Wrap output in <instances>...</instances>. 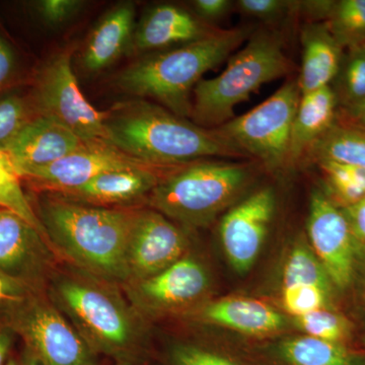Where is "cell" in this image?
Segmentation results:
<instances>
[{
	"instance_id": "cell-1",
	"label": "cell",
	"mask_w": 365,
	"mask_h": 365,
	"mask_svg": "<svg viewBox=\"0 0 365 365\" xmlns=\"http://www.w3.org/2000/svg\"><path fill=\"white\" fill-rule=\"evenodd\" d=\"M108 143L150 167L169 169L209 158L248 155L217 133L144 98L117 103L105 111Z\"/></svg>"
},
{
	"instance_id": "cell-2",
	"label": "cell",
	"mask_w": 365,
	"mask_h": 365,
	"mask_svg": "<svg viewBox=\"0 0 365 365\" xmlns=\"http://www.w3.org/2000/svg\"><path fill=\"white\" fill-rule=\"evenodd\" d=\"M36 215L58 256L72 267L123 287L135 209L100 207L57 194L41 197Z\"/></svg>"
},
{
	"instance_id": "cell-3",
	"label": "cell",
	"mask_w": 365,
	"mask_h": 365,
	"mask_svg": "<svg viewBox=\"0 0 365 365\" xmlns=\"http://www.w3.org/2000/svg\"><path fill=\"white\" fill-rule=\"evenodd\" d=\"M119 287L73 267L52 274L49 299L98 356L143 364L140 314Z\"/></svg>"
},
{
	"instance_id": "cell-4",
	"label": "cell",
	"mask_w": 365,
	"mask_h": 365,
	"mask_svg": "<svg viewBox=\"0 0 365 365\" xmlns=\"http://www.w3.org/2000/svg\"><path fill=\"white\" fill-rule=\"evenodd\" d=\"M250 36L248 28L220 29L203 39L148 55L122 71L116 86L128 95L155 101L177 116L188 119L197 83L206 72L230 59Z\"/></svg>"
},
{
	"instance_id": "cell-5",
	"label": "cell",
	"mask_w": 365,
	"mask_h": 365,
	"mask_svg": "<svg viewBox=\"0 0 365 365\" xmlns=\"http://www.w3.org/2000/svg\"><path fill=\"white\" fill-rule=\"evenodd\" d=\"M292 63L278 34L259 31L228 59L227 68L213 78L201 79L193 91L192 122L216 129L235 118V108L276 79L287 76Z\"/></svg>"
},
{
	"instance_id": "cell-6",
	"label": "cell",
	"mask_w": 365,
	"mask_h": 365,
	"mask_svg": "<svg viewBox=\"0 0 365 365\" xmlns=\"http://www.w3.org/2000/svg\"><path fill=\"white\" fill-rule=\"evenodd\" d=\"M252 177L250 163L197 160L163 176L148 195V204L172 222L202 227L237 200Z\"/></svg>"
},
{
	"instance_id": "cell-7",
	"label": "cell",
	"mask_w": 365,
	"mask_h": 365,
	"mask_svg": "<svg viewBox=\"0 0 365 365\" xmlns=\"http://www.w3.org/2000/svg\"><path fill=\"white\" fill-rule=\"evenodd\" d=\"M6 325L47 365H98V355L39 290L4 302Z\"/></svg>"
},
{
	"instance_id": "cell-8",
	"label": "cell",
	"mask_w": 365,
	"mask_h": 365,
	"mask_svg": "<svg viewBox=\"0 0 365 365\" xmlns=\"http://www.w3.org/2000/svg\"><path fill=\"white\" fill-rule=\"evenodd\" d=\"M300 98L297 79H290L262 104L215 130L249 158L268 169H280L288 165L290 135Z\"/></svg>"
},
{
	"instance_id": "cell-9",
	"label": "cell",
	"mask_w": 365,
	"mask_h": 365,
	"mask_svg": "<svg viewBox=\"0 0 365 365\" xmlns=\"http://www.w3.org/2000/svg\"><path fill=\"white\" fill-rule=\"evenodd\" d=\"M35 98L40 115L63 124L86 143L109 144L105 112L93 107L81 93L71 53H60L48 62L41 72Z\"/></svg>"
},
{
	"instance_id": "cell-10",
	"label": "cell",
	"mask_w": 365,
	"mask_h": 365,
	"mask_svg": "<svg viewBox=\"0 0 365 365\" xmlns=\"http://www.w3.org/2000/svg\"><path fill=\"white\" fill-rule=\"evenodd\" d=\"M56 255L39 230L0 208V274L39 290L54 273Z\"/></svg>"
},
{
	"instance_id": "cell-11",
	"label": "cell",
	"mask_w": 365,
	"mask_h": 365,
	"mask_svg": "<svg viewBox=\"0 0 365 365\" xmlns=\"http://www.w3.org/2000/svg\"><path fill=\"white\" fill-rule=\"evenodd\" d=\"M181 228L153 209H135L127 249L126 284L157 275L186 253ZM125 285V284H124Z\"/></svg>"
},
{
	"instance_id": "cell-12",
	"label": "cell",
	"mask_w": 365,
	"mask_h": 365,
	"mask_svg": "<svg viewBox=\"0 0 365 365\" xmlns=\"http://www.w3.org/2000/svg\"><path fill=\"white\" fill-rule=\"evenodd\" d=\"M307 234L331 282L341 289L349 287L354 277L357 244L342 209L319 191L312 195Z\"/></svg>"
},
{
	"instance_id": "cell-13",
	"label": "cell",
	"mask_w": 365,
	"mask_h": 365,
	"mask_svg": "<svg viewBox=\"0 0 365 365\" xmlns=\"http://www.w3.org/2000/svg\"><path fill=\"white\" fill-rule=\"evenodd\" d=\"M274 191L255 192L222 218L220 239L228 261L237 272H247L258 258L275 211Z\"/></svg>"
},
{
	"instance_id": "cell-14",
	"label": "cell",
	"mask_w": 365,
	"mask_h": 365,
	"mask_svg": "<svg viewBox=\"0 0 365 365\" xmlns=\"http://www.w3.org/2000/svg\"><path fill=\"white\" fill-rule=\"evenodd\" d=\"M209 279L203 266L185 256L148 279L123 285L131 306L139 314L170 311L194 304L207 290Z\"/></svg>"
},
{
	"instance_id": "cell-15",
	"label": "cell",
	"mask_w": 365,
	"mask_h": 365,
	"mask_svg": "<svg viewBox=\"0 0 365 365\" xmlns=\"http://www.w3.org/2000/svg\"><path fill=\"white\" fill-rule=\"evenodd\" d=\"M143 167L150 165L125 155L110 144L88 143L76 153L28 173L24 178L51 193H64L83 186L103 173Z\"/></svg>"
},
{
	"instance_id": "cell-16",
	"label": "cell",
	"mask_w": 365,
	"mask_h": 365,
	"mask_svg": "<svg viewBox=\"0 0 365 365\" xmlns=\"http://www.w3.org/2000/svg\"><path fill=\"white\" fill-rule=\"evenodd\" d=\"M86 144L63 124L39 115L29 120L6 153L19 176L24 178L28 173L76 153Z\"/></svg>"
},
{
	"instance_id": "cell-17",
	"label": "cell",
	"mask_w": 365,
	"mask_h": 365,
	"mask_svg": "<svg viewBox=\"0 0 365 365\" xmlns=\"http://www.w3.org/2000/svg\"><path fill=\"white\" fill-rule=\"evenodd\" d=\"M217 30L182 7L158 4L144 14L136 26L131 48L134 51H157L179 47L208 37Z\"/></svg>"
},
{
	"instance_id": "cell-18",
	"label": "cell",
	"mask_w": 365,
	"mask_h": 365,
	"mask_svg": "<svg viewBox=\"0 0 365 365\" xmlns=\"http://www.w3.org/2000/svg\"><path fill=\"white\" fill-rule=\"evenodd\" d=\"M163 169L153 167L112 170L103 173L91 181L64 193H53L88 205L126 206L148 198L162 179Z\"/></svg>"
},
{
	"instance_id": "cell-19",
	"label": "cell",
	"mask_w": 365,
	"mask_h": 365,
	"mask_svg": "<svg viewBox=\"0 0 365 365\" xmlns=\"http://www.w3.org/2000/svg\"><path fill=\"white\" fill-rule=\"evenodd\" d=\"M302 69L297 83L302 95L332 85L342 63V46L327 21L309 23L302 30Z\"/></svg>"
},
{
	"instance_id": "cell-20",
	"label": "cell",
	"mask_w": 365,
	"mask_h": 365,
	"mask_svg": "<svg viewBox=\"0 0 365 365\" xmlns=\"http://www.w3.org/2000/svg\"><path fill=\"white\" fill-rule=\"evenodd\" d=\"M135 28L133 4L125 2L113 7L98 21L86 43L83 54L86 71H103L128 51Z\"/></svg>"
},
{
	"instance_id": "cell-21",
	"label": "cell",
	"mask_w": 365,
	"mask_h": 365,
	"mask_svg": "<svg viewBox=\"0 0 365 365\" xmlns=\"http://www.w3.org/2000/svg\"><path fill=\"white\" fill-rule=\"evenodd\" d=\"M204 321L250 336H266L279 330L282 316L272 307L250 299H225L206 304L199 311Z\"/></svg>"
},
{
	"instance_id": "cell-22",
	"label": "cell",
	"mask_w": 365,
	"mask_h": 365,
	"mask_svg": "<svg viewBox=\"0 0 365 365\" xmlns=\"http://www.w3.org/2000/svg\"><path fill=\"white\" fill-rule=\"evenodd\" d=\"M338 100L332 86L302 95L290 135L288 165L306 155L309 146L335 125Z\"/></svg>"
},
{
	"instance_id": "cell-23",
	"label": "cell",
	"mask_w": 365,
	"mask_h": 365,
	"mask_svg": "<svg viewBox=\"0 0 365 365\" xmlns=\"http://www.w3.org/2000/svg\"><path fill=\"white\" fill-rule=\"evenodd\" d=\"M306 155L319 162H333L365 169V132L334 125L314 141Z\"/></svg>"
},
{
	"instance_id": "cell-24",
	"label": "cell",
	"mask_w": 365,
	"mask_h": 365,
	"mask_svg": "<svg viewBox=\"0 0 365 365\" xmlns=\"http://www.w3.org/2000/svg\"><path fill=\"white\" fill-rule=\"evenodd\" d=\"M279 354L287 365H359L356 359L341 343L309 336L283 341Z\"/></svg>"
},
{
	"instance_id": "cell-25",
	"label": "cell",
	"mask_w": 365,
	"mask_h": 365,
	"mask_svg": "<svg viewBox=\"0 0 365 365\" xmlns=\"http://www.w3.org/2000/svg\"><path fill=\"white\" fill-rule=\"evenodd\" d=\"M0 208L13 211L30 223L48 241L44 227L36 215L35 209L21 188L19 176L9 155L0 151Z\"/></svg>"
},
{
	"instance_id": "cell-26",
	"label": "cell",
	"mask_w": 365,
	"mask_h": 365,
	"mask_svg": "<svg viewBox=\"0 0 365 365\" xmlns=\"http://www.w3.org/2000/svg\"><path fill=\"white\" fill-rule=\"evenodd\" d=\"M327 23L342 47L365 44V0L335 1Z\"/></svg>"
},
{
	"instance_id": "cell-27",
	"label": "cell",
	"mask_w": 365,
	"mask_h": 365,
	"mask_svg": "<svg viewBox=\"0 0 365 365\" xmlns=\"http://www.w3.org/2000/svg\"><path fill=\"white\" fill-rule=\"evenodd\" d=\"M330 278L314 252L304 245L295 246L285 262L283 287L314 285L330 292Z\"/></svg>"
},
{
	"instance_id": "cell-28",
	"label": "cell",
	"mask_w": 365,
	"mask_h": 365,
	"mask_svg": "<svg viewBox=\"0 0 365 365\" xmlns=\"http://www.w3.org/2000/svg\"><path fill=\"white\" fill-rule=\"evenodd\" d=\"M334 81H337L332 88L338 104L342 103L345 108L365 98V44L349 48Z\"/></svg>"
},
{
	"instance_id": "cell-29",
	"label": "cell",
	"mask_w": 365,
	"mask_h": 365,
	"mask_svg": "<svg viewBox=\"0 0 365 365\" xmlns=\"http://www.w3.org/2000/svg\"><path fill=\"white\" fill-rule=\"evenodd\" d=\"M336 200L348 207L365 197V169L333 162H319Z\"/></svg>"
},
{
	"instance_id": "cell-30",
	"label": "cell",
	"mask_w": 365,
	"mask_h": 365,
	"mask_svg": "<svg viewBox=\"0 0 365 365\" xmlns=\"http://www.w3.org/2000/svg\"><path fill=\"white\" fill-rule=\"evenodd\" d=\"M297 319L300 328L309 337L341 343L349 334L350 327L347 319L326 309H318Z\"/></svg>"
},
{
	"instance_id": "cell-31",
	"label": "cell",
	"mask_w": 365,
	"mask_h": 365,
	"mask_svg": "<svg viewBox=\"0 0 365 365\" xmlns=\"http://www.w3.org/2000/svg\"><path fill=\"white\" fill-rule=\"evenodd\" d=\"M29 120L25 102L21 98H0V151L6 153Z\"/></svg>"
},
{
	"instance_id": "cell-32",
	"label": "cell",
	"mask_w": 365,
	"mask_h": 365,
	"mask_svg": "<svg viewBox=\"0 0 365 365\" xmlns=\"http://www.w3.org/2000/svg\"><path fill=\"white\" fill-rule=\"evenodd\" d=\"M329 292L314 285L283 287V304L288 313L297 318L324 309Z\"/></svg>"
},
{
	"instance_id": "cell-33",
	"label": "cell",
	"mask_w": 365,
	"mask_h": 365,
	"mask_svg": "<svg viewBox=\"0 0 365 365\" xmlns=\"http://www.w3.org/2000/svg\"><path fill=\"white\" fill-rule=\"evenodd\" d=\"M297 1L290 0H239L235 2L237 11L244 16L265 23H276L295 14Z\"/></svg>"
},
{
	"instance_id": "cell-34",
	"label": "cell",
	"mask_w": 365,
	"mask_h": 365,
	"mask_svg": "<svg viewBox=\"0 0 365 365\" xmlns=\"http://www.w3.org/2000/svg\"><path fill=\"white\" fill-rule=\"evenodd\" d=\"M172 365H237L212 351L194 345L179 344L170 353Z\"/></svg>"
},
{
	"instance_id": "cell-35",
	"label": "cell",
	"mask_w": 365,
	"mask_h": 365,
	"mask_svg": "<svg viewBox=\"0 0 365 365\" xmlns=\"http://www.w3.org/2000/svg\"><path fill=\"white\" fill-rule=\"evenodd\" d=\"M85 6L79 0H42L36 9L41 18L50 26H60L71 21Z\"/></svg>"
},
{
	"instance_id": "cell-36",
	"label": "cell",
	"mask_w": 365,
	"mask_h": 365,
	"mask_svg": "<svg viewBox=\"0 0 365 365\" xmlns=\"http://www.w3.org/2000/svg\"><path fill=\"white\" fill-rule=\"evenodd\" d=\"M235 6L230 0H195L193 1L194 11L197 18L211 25V21L225 18Z\"/></svg>"
},
{
	"instance_id": "cell-37",
	"label": "cell",
	"mask_w": 365,
	"mask_h": 365,
	"mask_svg": "<svg viewBox=\"0 0 365 365\" xmlns=\"http://www.w3.org/2000/svg\"><path fill=\"white\" fill-rule=\"evenodd\" d=\"M354 235L357 247L365 252V197L359 202L342 208Z\"/></svg>"
},
{
	"instance_id": "cell-38",
	"label": "cell",
	"mask_w": 365,
	"mask_h": 365,
	"mask_svg": "<svg viewBox=\"0 0 365 365\" xmlns=\"http://www.w3.org/2000/svg\"><path fill=\"white\" fill-rule=\"evenodd\" d=\"M334 4H335V1H327V0L297 1L295 14L304 16L309 21V23L327 21L332 13Z\"/></svg>"
},
{
	"instance_id": "cell-39",
	"label": "cell",
	"mask_w": 365,
	"mask_h": 365,
	"mask_svg": "<svg viewBox=\"0 0 365 365\" xmlns=\"http://www.w3.org/2000/svg\"><path fill=\"white\" fill-rule=\"evenodd\" d=\"M32 292L36 290L31 289L30 287L9 279L0 274V302L1 304L24 299Z\"/></svg>"
},
{
	"instance_id": "cell-40",
	"label": "cell",
	"mask_w": 365,
	"mask_h": 365,
	"mask_svg": "<svg viewBox=\"0 0 365 365\" xmlns=\"http://www.w3.org/2000/svg\"><path fill=\"white\" fill-rule=\"evenodd\" d=\"M345 120L349 127L365 132V98L344 108Z\"/></svg>"
},
{
	"instance_id": "cell-41",
	"label": "cell",
	"mask_w": 365,
	"mask_h": 365,
	"mask_svg": "<svg viewBox=\"0 0 365 365\" xmlns=\"http://www.w3.org/2000/svg\"><path fill=\"white\" fill-rule=\"evenodd\" d=\"M14 58L9 46L0 38V88L6 83L13 72Z\"/></svg>"
},
{
	"instance_id": "cell-42",
	"label": "cell",
	"mask_w": 365,
	"mask_h": 365,
	"mask_svg": "<svg viewBox=\"0 0 365 365\" xmlns=\"http://www.w3.org/2000/svg\"><path fill=\"white\" fill-rule=\"evenodd\" d=\"M16 333L9 326H0V365H6L14 344Z\"/></svg>"
},
{
	"instance_id": "cell-43",
	"label": "cell",
	"mask_w": 365,
	"mask_h": 365,
	"mask_svg": "<svg viewBox=\"0 0 365 365\" xmlns=\"http://www.w3.org/2000/svg\"><path fill=\"white\" fill-rule=\"evenodd\" d=\"M16 362H18V365H47L42 359H40V356H38L32 349L26 347V345L20 357L16 359Z\"/></svg>"
},
{
	"instance_id": "cell-44",
	"label": "cell",
	"mask_w": 365,
	"mask_h": 365,
	"mask_svg": "<svg viewBox=\"0 0 365 365\" xmlns=\"http://www.w3.org/2000/svg\"><path fill=\"white\" fill-rule=\"evenodd\" d=\"M143 364H137V362H130V361H122V362H116L115 365H143Z\"/></svg>"
},
{
	"instance_id": "cell-45",
	"label": "cell",
	"mask_w": 365,
	"mask_h": 365,
	"mask_svg": "<svg viewBox=\"0 0 365 365\" xmlns=\"http://www.w3.org/2000/svg\"><path fill=\"white\" fill-rule=\"evenodd\" d=\"M6 365H18V362H16V359H14V357H11L9 361H7Z\"/></svg>"
}]
</instances>
